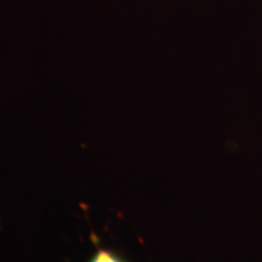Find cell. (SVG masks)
Instances as JSON below:
<instances>
[{"label":"cell","mask_w":262,"mask_h":262,"mask_svg":"<svg viewBox=\"0 0 262 262\" xmlns=\"http://www.w3.org/2000/svg\"><path fill=\"white\" fill-rule=\"evenodd\" d=\"M88 262H127L122 256H120L117 252L106 248H98L96 252L91 256Z\"/></svg>","instance_id":"6da1fadb"}]
</instances>
